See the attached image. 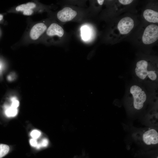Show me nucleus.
Instances as JSON below:
<instances>
[{
	"mask_svg": "<svg viewBox=\"0 0 158 158\" xmlns=\"http://www.w3.org/2000/svg\"><path fill=\"white\" fill-rule=\"evenodd\" d=\"M134 73L136 78L141 82H153L157 80V67L151 66L145 60H140L137 62Z\"/></svg>",
	"mask_w": 158,
	"mask_h": 158,
	"instance_id": "f257e3e1",
	"label": "nucleus"
},
{
	"mask_svg": "<svg viewBox=\"0 0 158 158\" xmlns=\"http://www.w3.org/2000/svg\"><path fill=\"white\" fill-rule=\"evenodd\" d=\"M129 106L134 110H139L144 107L147 99V95L145 90L137 85L130 87L127 97Z\"/></svg>",
	"mask_w": 158,
	"mask_h": 158,
	"instance_id": "f03ea898",
	"label": "nucleus"
},
{
	"mask_svg": "<svg viewBox=\"0 0 158 158\" xmlns=\"http://www.w3.org/2000/svg\"><path fill=\"white\" fill-rule=\"evenodd\" d=\"M137 136L143 144L147 145H156L158 143V133L155 129L148 128L144 130Z\"/></svg>",
	"mask_w": 158,
	"mask_h": 158,
	"instance_id": "7ed1b4c3",
	"label": "nucleus"
},
{
	"mask_svg": "<svg viewBox=\"0 0 158 158\" xmlns=\"http://www.w3.org/2000/svg\"><path fill=\"white\" fill-rule=\"evenodd\" d=\"M158 39V26L154 24L148 25L145 29L142 36V41L145 44L154 42Z\"/></svg>",
	"mask_w": 158,
	"mask_h": 158,
	"instance_id": "20e7f679",
	"label": "nucleus"
},
{
	"mask_svg": "<svg viewBox=\"0 0 158 158\" xmlns=\"http://www.w3.org/2000/svg\"><path fill=\"white\" fill-rule=\"evenodd\" d=\"M77 12L71 8L66 7L58 12V19L62 22H66L73 20L77 16Z\"/></svg>",
	"mask_w": 158,
	"mask_h": 158,
	"instance_id": "39448f33",
	"label": "nucleus"
},
{
	"mask_svg": "<svg viewBox=\"0 0 158 158\" xmlns=\"http://www.w3.org/2000/svg\"><path fill=\"white\" fill-rule=\"evenodd\" d=\"M134 27V21L131 18L126 17L123 18L119 22L118 28L121 34H126L129 32Z\"/></svg>",
	"mask_w": 158,
	"mask_h": 158,
	"instance_id": "423d86ee",
	"label": "nucleus"
},
{
	"mask_svg": "<svg viewBox=\"0 0 158 158\" xmlns=\"http://www.w3.org/2000/svg\"><path fill=\"white\" fill-rule=\"evenodd\" d=\"M47 29L46 25L43 23H40L35 24L32 27L30 32L31 38L34 40H37Z\"/></svg>",
	"mask_w": 158,
	"mask_h": 158,
	"instance_id": "0eeeda50",
	"label": "nucleus"
},
{
	"mask_svg": "<svg viewBox=\"0 0 158 158\" xmlns=\"http://www.w3.org/2000/svg\"><path fill=\"white\" fill-rule=\"evenodd\" d=\"M47 34L49 36H57L59 37H63L64 34L63 28L58 24H51L46 30Z\"/></svg>",
	"mask_w": 158,
	"mask_h": 158,
	"instance_id": "6e6552de",
	"label": "nucleus"
},
{
	"mask_svg": "<svg viewBox=\"0 0 158 158\" xmlns=\"http://www.w3.org/2000/svg\"><path fill=\"white\" fill-rule=\"evenodd\" d=\"M36 4L33 2H28L25 4H23L17 6L16 8V11H22L24 15L29 16L33 12L32 9L34 8Z\"/></svg>",
	"mask_w": 158,
	"mask_h": 158,
	"instance_id": "1a4fd4ad",
	"label": "nucleus"
},
{
	"mask_svg": "<svg viewBox=\"0 0 158 158\" xmlns=\"http://www.w3.org/2000/svg\"><path fill=\"white\" fill-rule=\"evenodd\" d=\"M143 16L145 19L150 22L158 23V13L150 9H147L144 11Z\"/></svg>",
	"mask_w": 158,
	"mask_h": 158,
	"instance_id": "9d476101",
	"label": "nucleus"
},
{
	"mask_svg": "<svg viewBox=\"0 0 158 158\" xmlns=\"http://www.w3.org/2000/svg\"><path fill=\"white\" fill-rule=\"evenodd\" d=\"M5 113L8 117H14L17 114L18 110L17 108L13 107L11 106H6L5 107Z\"/></svg>",
	"mask_w": 158,
	"mask_h": 158,
	"instance_id": "9b49d317",
	"label": "nucleus"
},
{
	"mask_svg": "<svg viewBox=\"0 0 158 158\" xmlns=\"http://www.w3.org/2000/svg\"><path fill=\"white\" fill-rule=\"evenodd\" d=\"M90 30L88 27L85 26L81 28V35L82 39L83 40H88L90 37Z\"/></svg>",
	"mask_w": 158,
	"mask_h": 158,
	"instance_id": "f8f14e48",
	"label": "nucleus"
},
{
	"mask_svg": "<svg viewBox=\"0 0 158 158\" xmlns=\"http://www.w3.org/2000/svg\"><path fill=\"white\" fill-rule=\"evenodd\" d=\"M10 150L9 146L6 144H0V158H2Z\"/></svg>",
	"mask_w": 158,
	"mask_h": 158,
	"instance_id": "ddd939ff",
	"label": "nucleus"
},
{
	"mask_svg": "<svg viewBox=\"0 0 158 158\" xmlns=\"http://www.w3.org/2000/svg\"><path fill=\"white\" fill-rule=\"evenodd\" d=\"M48 144V140L46 138H44L42 139L40 142L38 143L36 148L37 149H39L42 147H46Z\"/></svg>",
	"mask_w": 158,
	"mask_h": 158,
	"instance_id": "4468645a",
	"label": "nucleus"
},
{
	"mask_svg": "<svg viewBox=\"0 0 158 158\" xmlns=\"http://www.w3.org/2000/svg\"><path fill=\"white\" fill-rule=\"evenodd\" d=\"M41 134V132L36 129L32 130L30 133V135L32 138L36 139L40 137Z\"/></svg>",
	"mask_w": 158,
	"mask_h": 158,
	"instance_id": "2eb2a0df",
	"label": "nucleus"
},
{
	"mask_svg": "<svg viewBox=\"0 0 158 158\" xmlns=\"http://www.w3.org/2000/svg\"><path fill=\"white\" fill-rule=\"evenodd\" d=\"M12 102L11 106L14 108H17L19 105V101L17 99L16 97H13L11 99Z\"/></svg>",
	"mask_w": 158,
	"mask_h": 158,
	"instance_id": "dca6fc26",
	"label": "nucleus"
},
{
	"mask_svg": "<svg viewBox=\"0 0 158 158\" xmlns=\"http://www.w3.org/2000/svg\"><path fill=\"white\" fill-rule=\"evenodd\" d=\"M29 142L30 145L34 147H36L38 143L36 139L33 138L30 139Z\"/></svg>",
	"mask_w": 158,
	"mask_h": 158,
	"instance_id": "f3484780",
	"label": "nucleus"
},
{
	"mask_svg": "<svg viewBox=\"0 0 158 158\" xmlns=\"http://www.w3.org/2000/svg\"><path fill=\"white\" fill-rule=\"evenodd\" d=\"M133 0H119V2L123 5H128L130 4Z\"/></svg>",
	"mask_w": 158,
	"mask_h": 158,
	"instance_id": "a211bd4d",
	"label": "nucleus"
},
{
	"mask_svg": "<svg viewBox=\"0 0 158 158\" xmlns=\"http://www.w3.org/2000/svg\"><path fill=\"white\" fill-rule=\"evenodd\" d=\"M104 1V0H97L98 3L100 5H102L103 4Z\"/></svg>",
	"mask_w": 158,
	"mask_h": 158,
	"instance_id": "6ab92c4d",
	"label": "nucleus"
},
{
	"mask_svg": "<svg viewBox=\"0 0 158 158\" xmlns=\"http://www.w3.org/2000/svg\"><path fill=\"white\" fill-rule=\"evenodd\" d=\"M3 17V16L1 14H0V21L2 19Z\"/></svg>",
	"mask_w": 158,
	"mask_h": 158,
	"instance_id": "aec40b11",
	"label": "nucleus"
}]
</instances>
